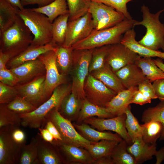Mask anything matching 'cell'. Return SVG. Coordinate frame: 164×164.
I'll return each mask as SVG.
<instances>
[{
	"mask_svg": "<svg viewBox=\"0 0 164 164\" xmlns=\"http://www.w3.org/2000/svg\"><path fill=\"white\" fill-rule=\"evenodd\" d=\"M129 145L123 139L115 147L111 155L114 164H136L135 159L128 151Z\"/></svg>",
	"mask_w": 164,
	"mask_h": 164,
	"instance_id": "e575fe53",
	"label": "cell"
},
{
	"mask_svg": "<svg viewBox=\"0 0 164 164\" xmlns=\"http://www.w3.org/2000/svg\"><path fill=\"white\" fill-rule=\"evenodd\" d=\"M115 73L126 89L138 87L148 79L141 70L135 63L128 64Z\"/></svg>",
	"mask_w": 164,
	"mask_h": 164,
	"instance_id": "e0dca14e",
	"label": "cell"
},
{
	"mask_svg": "<svg viewBox=\"0 0 164 164\" xmlns=\"http://www.w3.org/2000/svg\"><path fill=\"white\" fill-rule=\"evenodd\" d=\"M17 14L33 35L31 45L43 46L51 42L52 23L46 16L29 8L18 9Z\"/></svg>",
	"mask_w": 164,
	"mask_h": 164,
	"instance_id": "5b68a950",
	"label": "cell"
},
{
	"mask_svg": "<svg viewBox=\"0 0 164 164\" xmlns=\"http://www.w3.org/2000/svg\"><path fill=\"white\" fill-rule=\"evenodd\" d=\"M141 125L142 128L143 141L150 144H156V141L160 137L162 132V124L159 121H152Z\"/></svg>",
	"mask_w": 164,
	"mask_h": 164,
	"instance_id": "d590c367",
	"label": "cell"
},
{
	"mask_svg": "<svg viewBox=\"0 0 164 164\" xmlns=\"http://www.w3.org/2000/svg\"><path fill=\"white\" fill-rule=\"evenodd\" d=\"M138 87L125 89L117 93L107 104L105 107L114 116L123 115L128 106Z\"/></svg>",
	"mask_w": 164,
	"mask_h": 164,
	"instance_id": "ac0fdd59",
	"label": "cell"
},
{
	"mask_svg": "<svg viewBox=\"0 0 164 164\" xmlns=\"http://www.w3.org/2000/svg\"><path fill=\"white\" fill-rule=\"evenodd\" d=\"M151 99L144 95L140 91L138 90L132 97L130 101V104L133 103L142 105L146 104L151 103Z\"/></svg>",
	"mask_w": 164,
	"mask_h": 164,
	"instance_id": "7dc6e473",
	"label": "cell"
},
{
	"mask_svg": "<svg viewBox=\"0 0 164 164\" xmlns=\"http://www.w3.org/2000/svg\"><path fill=\"white\" fill-rule=\"evenodd\" d=\"M16 126L0 129V164H18L22 146L13 139L12 133Z\"/></svg>",
	"mask_w": 164,
	"mask_h": 164,
	"instance_id": "7c38bea8",
	"label": "cell"
},
{
	"mask_svg": "<svg viewBox=\"0 0 164 164\" xmlns=\"http://www.w3.org/2000/svg\"><path fill=\"white\" fill-rule=\"evenodd\" d=\"M46 119L50 120L56 126L61 135V142L84 148L91 142L77 131L71 121L63 116L59 109L54 108L51 110L47 115Z\"/></svg>",
	"mask_w": 164,
	"mask_h": 164,
	"instance_id": "52a82bcc",
	"label": "cell"
},
{
	"mask_svg": "<svg viewBox=\"0 0 164 164\" xmlns=\"http://www.w3.org/2000/svg\"><path fill=\"white\" fill-rule=\"evenodd\" d=\"M95 116L100 118H110L115 117L106 108L98 106L85 98L83 101L77 119V122L80 123L88 118Z\"/></svg>",
	"mask_w": 164,
	"mask_h": 164,
	"instance_id": "4316f807",
	"label": "cell"
},
{
	"mask_svg": "<svg viewBox=\"0 0 164 164\" xmlns=\"http://www.w3.org/2000/svg\"><path fill=\"white\" fill-rule=\"evenodd\" d=\"M14 6L20 10H22L24 8L22 5L21 0H6Z\"/></svg>",
	"mask_w": 164,
	"mask_h": 164,
	"instance_id": "6f0895ef",
	"label": "cell"
},
{
	"mask_svg": "<svg viewBox=\"0 0 164 164\" xmlns=\"http://www.w3.org/2000/svg\"><path fill=\"white\" fill-rule=\"evenodd\" d=\"M92 55V50H73V63L71 69L72 80L71 91L82 100L86 98L84 84L89 74V68Z\"/></svg>",
	"mask_w": 164,
	"mask_h": 164,
	"instance_id": "8992f818",
	"label": "cell"
},
{
	"mask_svg": "<svg viewBox=\"0 0 164 164\" xmlns=\"http://www.w3.org/2000/svg\"><path fill=\"white\" fill-rule=\"evenodd\" d=\"M84 90L86 98L98 106L105 107L117 94L91 74L85 82Z\"/></svg>",
	"mask_w": 164,
	"mask_h": 164,
	"instance_id": "8fae6325",
	"label": "cell"
},
{
	"mask_svg": "<svg viewBox=\"0 0 164 164\" xmlns=\"http://www.w3.org/2000/svg\"><path fill=\"white\" fill-rule=\"evenodd\" d=\"M136 35L134 29L129 30L124 34L121 43L141 57H158L164 59V52L153 50L141 44L136 40Z\"/></svg>",
	"mask_w": 164,
	"mask_h": 164,
	"instance_id": "2e32d148",
	"label": "cell"
},
{
	"mask_svg": "<svg viewBox=\"0 0 164 164\" xmlns=\"http://www.w3.org/2000/svg\"><path fill=\"white\" fill-rule=\"evenodd\" d=\"M125 114V128L133 143L137 138L142 137V127L132 113L130 105L126 108Z\"/></svg>",
	"mask_w": 164,
	"mask_h": 164,
	"instance_id": "74e56055",
	"label": "cell"
},
{
	"mask_svg": "<svg viewBox=\"0 0 164 164\" xmlns=\"http://www.w3.org/2000/svg\"><path fill=\"white\" fill-rule=\"evenodd\" d=\"M116 94L126 89L109 64L105 62L100 69L90 73Z\"/></svg>",
	"mask_w": 164,
	"mask_h": 164,
	"instance_id": "603a6c76",
	"label": "cell"
},
{
	"mask_svg": "<svg viewBox=\"0 0 164 164\" xmlns=\"http://www.w3.org/2000/svg\"><path fill=\"white\" fill-rule=\"evenodd\" d=\"M73 125L83 137L91 142H97L102 140L120 142L123 140L117 134L96 130L84 123L81 124H74Z\"/></svg>",
	"mask_w": 164,
	"mask_h": 164,
	"instance_id": "cb8c5ba5",
	"label": "cell"
},
{
	"mask_svg": "<svg viewBox=\"0 0 164 164\" xmlns=\"http://www.w3.org/2000/svg\"><path fill=\"white\" fill-rule=\"evenodd\" d=\"M55 49L56 47L50 43L43 46L30 45L20 54L12 58L8 63L11 68H13L26 62L36 60L42 54Z\"/></svg>",
	"mask_w": 164,
	"mask_h": 164,
	"instance_id": "d6986e66",
	"label": "cell"
},
{
	"mask_svg": "<svg viewBox=\"0 0 164 164\" xmlns=\"http://www.w3.org/2000/svg\"><path fill=\"white\" fill-rule=\"evenodd\" d=\"M55 50L47 51L38 57L44 64L46 72L43 92L44 102L50 97L54 89L66 80L65 75L61 74L57 68Z\"/></svg>",
	"mask_w": 164,
	"mask_h": 164,
	"instance_id": "ba28073f",
	"label": "cell"
},
{
	"mask_svg": "<svg viewBox=\"0 0 164 164\" xmlns=\"http://www.w3.org/2000/svg\"><path fill=\"white\" fill-rule=\"evenodd\" d=\"M153 60L156 65L164 72V63L159 58H157Z\"/></svg>",
	"mask_w": 164,
	"mask_h": 164,
	"instance_id": "680465c9",
	"label": "cell"
},
{
	"mask_svg": "<svg viewBox=\"0 0 164 164\" xmlns=\"http://www.w3.org/2000/svg\"><path fill=\"white\" fill-rule=\"evenodd\" d=\"M125 114L106 119L90 117L86 118L83 121L98 131L108 130L116 132L130 145L132 142L125 128Z\"/></svg>",
	"mask_w": 164,
	"mask_h": 164,
	"instance_id": "4fadbf2b",
	"label": "cell"
},
{
	"mask_svg": "<svg viewBox=\"0 0 164 164\" xmlns=\"http://www.w3.org/2000/svg\"><path fill=\"white\" fill-rule=\"evenodd\" d=\"M91 1L104 4L114 8L117 11L122 13L128 19L132 18L128 10L127 3L134 0H90Z\"/></svg>",
	"mask_w": 164,
	"mask_h": 164,
	"instance_id": "7bdbcfd3",
	"label": "cell"
},
{
	"mask_svg": "<svg viewBox=\"0 0 164 164\" xmlns=\"http://www.w3.org/2000/svg\"><path fill=\"white\" fill-rule=\"evenodd\" d=\"M69 13L59 16L52 23V37L51 42L54 46H63L67 33Z\"/></svg>",
	"mask_w": 164,
	"mask_h": 164,
	"instance_id": "4dcf8cb0",
	"label": "cell"
},
{
	"mask_svg": "<svg viewBox=\"0 0 164 164\" xmlns=\"http://www.w3.org/2000/svg\"><path fill=\"white\" fill-rule=\"evenodd\" d=\"M12 87L0 82V104H8L18 96L17 90Z\"/></svg>",
	"mask_w": 164,
	"mask_h": 164,
	"instance_id": "ee69618b",
	"label": "cell"
},
{
	"mask_svg": "<svg viewBox=\"0 0 164 164\" xmlns=\"http://www.w3.org/2000/svg\"><path fill=\"white\" fill-rule=\"evenodd\" d=\"M152 84L157 98L161 101H164V79L156 80Z\"/></svg>",
	"mask_w": 164,
	"mask_h": 164,
	"instance_id": "c3c4849f",
	"label": "cell"
},
{
	"mask_svg": "<svg viewBox=\"0 0 164 164\" xmlns=\"http://www.w3.org/2000/svg\"><path fill=\"white\" fill-rule=\"evenodd\" d=\"M18 164H38V148L36 138H32L28 144L22 146Z\"/></svg>",
	"mask_w": 164,
	"mask_h": 164,
	"instance_id": "836d02e7",
	"label": "cell"
},
{
	"mask_svg": "<svg viewBox=\"0 0 164 164\" xmlns=\"http://www.w3.org/2000/svg\"><path fill=\"white\" fill-rule=\"evenodd\" d=\"M18 9L6 0H0V33L15 23L19 17Z\"/></svg>",
	"mask_w": 164,
	"mask_h": 164,
	"instance_id": "f546056e",
	"label": "cell"
},
{
	"mask_svg": "<svg viewBox=\"0 0 164 164\" xmlns=\"http://www.w3.org/2000/svg\"><path fill=\"white\" fill-rule=\"evenodd\" d=\"M32 33L19 16L11 27L0 33V50L10 55L11 58L22 52L31 44Z\"/></svg>",
	"mask_w": 164,
	"mask_h": 164,
	"instance_id": "3957f363",
	"label": "cell"
},
{
	"mask_svg": "<svg viewBox=\"0 0 164 164\" xmlns=\"http://www.w3.org/2000/svg\"><path fill=\"white\" fill-rule=\"evenodd\" d=\"M134 63L141 70L151 82L164 79V72L156 65L151 57H143L139 56Z\"/></svg>",
	"mask_w": 164,
	"mask_h": 164,
	"instance_id": "83f0119b",
	"label": "cell"
},
{
	"mask_svg": "<svg viewBox=\"0 0 164 164\" xmlns=\"http://www.w3.org/2000/svg\"><path fill=\"white\" fill-rule=\"evenodd\" d=\"M127 149L135 159L136 164H142L151 159L157 152L156 144L145 143L142 137L135 139L131 145L128 146Z\"/></svg>",
	"mask_w": 164,
	"mask_h": 164,
	"instance_id": "44dd1931",
	"label": "cell"
},
{
	"mask_svg": "<svg viewBox=\"0 0 164 164\" xmlns=\"http://www.w3.org/2000/svg\"><path fill=\"white\" fill-rule=\"evenodd\" d=\"M161 101L155 106L145 110L142 116L141 121L144 123L152 121L160 122L163 127L160 140H164V101Z\"/></svg>",
	"mask_w": 164,
	"mask_h": 164,
	"instance_id": "8d00e7d4",
	"label": "cell"
},
{
	"mask_svg": "<svg viewBox=\"0 0 164 164\" xmlns=\"http://www.w3.org/2000/svg\"><path fill=\"white\" fill-rule=\"evenodd\" d=\"M72 90V85L62 84L56 88L50 97L32 111L19 114L21 126L39 129L44 125L47 115L53 109H59L64 97Z\"/></svg>",
	"mask_w": 164,
	"mask_h": 164,
	"instance_id": "7a4b0ae2",
	"label": "cell"
},
{
	"mask_svg": "<svg viewBox=\"0 0 164 164\" xmlns=\"http://www.w3.org/2000/svg\"><path fill=\"white\" fill-rule=\"evenodd\" d=\"M45 124V128L47 129L52 135L54 140L56 141L61 142L62 139L61 135L58 130L53 123L50 120L46 119L44 125Z\"/></svg>",
	"mask_w": 164,
	"mask_h": 164,
	"instance_id": "681fc988",
	"label": "cell"
},
{
	"mask_svg": "<svg viewBox=\"0 0 164 164\" xmlns=\"http://www.w3.org/2000/svg\"><path fill=\"white\" fill-rule=\"evenodd\" d=\"M6 106L9 109L18 114L31 112L36 108L29 102L18 95Z\"/></svg>",
	"mask_w": 164,
	"mask_h": 164,
	"instance_id": "b9f144b4",
	"label": "cell"
},
{
	"mask_svg": "<svg viewBox=\"0 0 164 164\" xmlns=\"http://www.w3.org/2000/svg\"><path fill=\"white\" fill-rule=\"evenodd\" d=\"M138 56L120 43L111 45L105 62L115 73L128 64L134 63Z\"/></svg>",
	"mask_w": 164,
	"mask_h": 164,
	"instance_id": "5bb4252c",
	"label": "cell"
},
{
	"mask_svg": "<svg viewBox=\"0 0 164 164\" xmlns=\"http://www.w3.org/2000/svg\"><path fill=\"white\" fill-rule=\"evenodd\" d=\"M88 12L91 15L94 29L114 26L126 18L123 14L104 4L91 1Z\"/></svg>",
	"mask_w": 164,
	"mask_h": 164,
	"instance_id": "9c48e42d",
	"label": "cell"
},
{
	"mask_svg": "<svg viewBox=\"0 0 164 164\" xmlns=\"http://www.w3.org/2000/svg\"><path fill=\"white\" fill-rule=\"evenodd\" d=\"M12 135L14 140L18 144L22 145L26 144L25 134L19 127H15L14 128Z\"/></svg>",
	"mask_w": 164,
	"mask_h": 164,
	"instance_id": "f907efd6",
	"label": "cell"
},
{
	"mask_svg": "<svg viewBox=\"0 0 164 164\" xmlns=\"http://www.w3.org/2000/svg\"><path fill=\"white\" fill-rule=\"evenodd\" d=\"M94 29L91 15L88 12L77 19L68 20L66 38L62 46L71 47L87 38Z\"/></svg>",
	"mask_w": 164,
	"mask_h": 164,
	"instance_id": "30bf717a",
	"label": "cell"
},
{
	"mask_svg": "<svg viewBox=\"0 0 164 164\" xmlns=\"http://www.w3.org/2000/svg\"><path fill=\"white\" fill-rule=\"evenodd\" d=\"M138 90L145 96L152 100L157 98L151 82L147 79L140 83L138 86Z\"/></svg>",
	"mask_w": 164,
	"mask_h": 164,
	"instance_id": "bcb514c9",
	"label": "cell"
},
{
	"mask_svg": "<svg viewBox=\"0 0 164 164\" xmlns=\"http://www.w3.org/2000/svg\"><path fill=\"white\" fill-rule=\"evenodd\" d=\"M45 75L18 87V96L23 97L36 108L44 101L43 95Z\"/></svg>",
	"mask_w": 164,
	"mask_h": 164,
	"instance_id": "9a60e30c",
	"label": "cell"
},
{
	"mask_svg": "<svg viewBox=\"0 0 164 164\" xmlns=\"http://www.w3.org/2000/svg\"><path fill=\"white\" fill-rule=\"evenodd\" d=\"M39 133L42 138L45 141L53 143L54 139L50 132L45 128H39Z\"/></svg>",
	"mask_w": 164,
	"mask_h": 164,
	"instance_id": "f5cc1de1",
	"label": "cell"
},
{
	"mask_svg": "<svg viewBox=\"0 0 164 164\" xmlns=\"http://www.w3.org/2000/svg\"><path fill=\"white\" fill-rule=\"evenodd\" d=\"M119 142L102 140L97 142H91L84 148L89 152L94 161L103 157L111 155L113 149Z\"/></svg>",
	"mask_w": 164,
	"mask_h": 164,
	"instance_id": "1f68e13d",
	"label": "cell"
},
{
	"mask_svg": "<svg viewBox=\"0 0 164 164\" xmlns=\"http://www.w3.org/2000/svg\"><path fill=\"white\" fill-rule=\"evenodd\" d=\"M111 46L107 45L92 49V57L89 68V74L103 66Z\"/></svg>",
	"mask_w": 164,
	"mask_h": 164,
	"instance_id": "f35d334b",
	"label": "cell"
},
{
	"mask_svg": "<svg viewBox=\"0 0 164 164\" xmlns=\"http://www.w3.org/2000/svg\"><path fill=\"white\" fill-rule=\"evenodd\" d=\"M19 127L21 119L19 114L9 109L4 104L0 107V129L9 126Z\"/></svg>",
	"mask_w": 164,
	"mask_h": 164,
	"instance_id": "60d3db41",
	"label": "cell"
},
{
	"mask_svg": "<svg viewBox=\"0 0 164 164\" xmlns=\"http://www.w3.org/2000/svg\"><path fill=\"white\" fill-rule=\"evenodd\" d=\"M94 164H114L111 155L103 157L94 161Z\"/></svg>",
	"mask_w": 164,
	"mask_h": 164,
	"instance_id": "11a10c76",
	"label": "cell"
},
{
	"mask_svg": "<svg viewBox=\"0 0 164 164\" xmlns=\"http://www.w3.org/2000/svg\"><path fill=\"white\" fill-rule=\"evenodd\" d=\"M31 9L45 15L52 23L59 16L69 13L66 0H55L45 6Z\"/></svg>",
	"mask_w": 164,
	"mask_h": 164,
	"instance_id": "f1b7e54d",
	"label": "cell"
},
{
	"mask_svg": "<svg viewBox=\"0 0 164 164\" xmlns=\"http://www.w3.org/2000/svg\"><path fill=\"white\" fill-rule=\"evenodd\" d=\"M142 20L137 21L134 26L142 25L146 29L145 34L138 41L141 44L152 50L164 52V24L159 20V16L164 9L153 13L149 8L143 5L141 7Z\"/></svg>",
	"mask_w": 164,
	"mask_h": 164,
	"instance_id": "277c9868",
	"label": "cell"
},
{
	"mask_svg": "<svg viewBox=\"0 0 164 164\" xmlns=\"http://www.w3.org/2000/svg\"><path fill=\"white\" fill-rule=\"evenodd\" d=\"M55 0H21V3L24 6L29 5L37 4L39 7L45 6Z\"/></svg>",
	"mask_w": 164,
	"mask_h": 164,
	"instance_id": "816d5d0a",
	"label": "cell"
},
{
	"mask_svg": "<svg viewBox=\"0 0 164 164\" xmlns=\"http://www.w3.org/2000/svg\"><path fill=\"white\" fill-rule=\"evenodd\" d=\"M156 158V164H159L164 160V147L157 151L155 155Z\"/></svg>",
	"mask_w": 164,
	"mask_h": 164,
	"instance_id": "9f6ffc18",
	"label": "cell"
},
{
	"mask_svg": "<svg viewBox=\"0 0 164 164\" xmlns=\"http://www.w3.org/2000/svg\"><path fill=\"white\" fill-rule=\"evenodd\" d=\"M69 11V20L77 19L88 12L90 0H66Z\"/></svg>",
	"mask_w": 164,
	"mask_h": 164,
	"instance_id": "ab89813d",
	"label": "cell"
},
{
	"mask_svg": "<svg viewBox=\"0 0 164 164\" xmlns=\"http://www.w3.org/2000/svg\"><path fill=\"white\" fill-rule=\"evenodd\" d=\"M38 148V164H60L62 160L53 147V143L47 142L39 133L36 137Z\"/></svg>",
	"mask_w": 164,
	"mask_h": 164,
	"instance_id": "d4e9b609",
	"label": "cell"
},
{
	"mask_svg": "<svg viewBox=\"0 0 164 164\" xmlns=\"http://www.w3.org/2000/svg\"><path fill=\"white\" fill-rule=\"evenodd\" d=\"M73 49L62 46L56 47V63L60 73L65 75L71 70L73 61Z\"/></svg>",
	"mask_w": 164,
	"mask_h": 164,
	"instance_id": "d6a6232c",
	"label": "cell"
},
{
	"mask_svg": "<svg viewBox=\"0 0 164 164\" xmlns=\"http://www.w3.org/2000/svg\"><path fill=\"white\" fill-rule=\"evenodd\" d=\"M58 145L69 161L85 164H93L94 160L89 152L85 148L56 141Z\"/></svg>",
	"mask_w": 164,
	"mask_h": 164,
	"instance_id": "7402d4cb",
	"label": "cell"
},
{
	"mask_svg": "<svg viewBox=\"0 0 164 164\" xmlns=\"http://www.w3.org/2000/svg\"><path fill=\"white\" fill-rule=\"evenodd\" d=\"M83 100L71 91L62 101L60 107L61 109L60 113L64 117L71 121L77 120Z\"/></svg>",
	"mask_w": 164,
	"mask_h": 164,
	"instance_id": "484cf974",
	"label": "cell"
},
{
	"mask_svg": "<svg viewBox=\"0 0 164 164\" xmlns=\"http://www.w3.org/2000/svg\"><path fill=\"white\" fill-rule=\"evenodd\" d=\"M137 21L133 19L125 18L111 27L99 30L94 29L87 38L71 47L73 50H92L105 45L120 43L123 34L134 27Z\"/></svg>",
	"mask_w": 164,
	"mask_h": 164,
	"instance_id": "6da1fadb",
	"label": "cell"
},
{
	"mask_svg": "<svg viewBox=\"0 0 164 164\" xmlns=\"http://www.w3.org/2000/svg\"><path fill=\"white\" fill-rule=\"evenodd\" d=\"M11 56L8 53L3 52L0 50V70L6 68V65L8 63Z\"/></svg>",
	"mask_w": 164,
	"mask_h": 164,
	"instance_id": "db71d44e",
	"label": "cell"
},
{
	"mask_svg": "<svg viewBox=\"0 0 164 164\" xmlns=\"http://www.w3.org/2000/svg\"><path fill=\"white\" fill-rule=\"evenodd\" d=\"M0 82L11 86L15 85L20 82L10 70L6 68L0 70Z\"/></svg>",
	"mask_w": 164,
	"mask_h": 164,
	"instance_id": "f6af8a7d",
	"label": "cell"
},
{
	"mask_svg": "<svg viewBox=\"0 0 164 164\" xmlns=\"http://www.w3.org/2000/svg\"><path fill=\"white\" fill-rule=\"evenodd\" d=\"M10 70L20 82H25L40 74L45 68L42 61L38 58L26 62Z\"/></svg>",
	"mask_w": 164,
	"mask_h": 164,
	"instance_id": "ffe728a7",
	"label": "cell"
}]
</instances>
